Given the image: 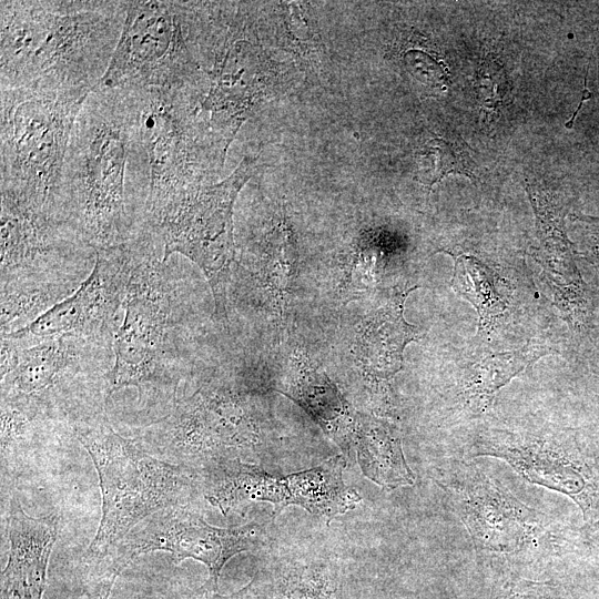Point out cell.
Segmentation results:
<instances>
[{
    "label": "cell",
    "instance_id": "obj_11",
    "mask_svg": "<svg viewBox=\"0 0 599 599\" xmlns=\"http://www.w3.org/2000/svg\"><path fill=\"white\" fill-rule=\"evenodd\" d=\"M256 170L257 156H244L231 175L199 190L155 230L163 261L179 253L202 270L213 292L216 315L226 314L225 288L236 255L234 204Z\"/></svg>",
    "mask_w": 599,
    "mask_h": 599
},
{
    "label": "cell",
    "instance_id": "obj_12",
    "mask_svg": "<svg viewBox=\"0 0 599 599\" xmlns=\"http://www.w3.org/2000/svg\"><path fill=\"white\" fill-rule=\"evenodd\" d=\"M345 460L337 456L322 465L283 478L235 461L222 467L206 499L226 515L245 501H270L276 515L287 505H298L329 521L355 507L359 495L345 486L342 471Z\"/></svg>",
    "mask_w": 599,
    "mask_h": 599
},
{
    "label": "cell",
    "instance_id": "obj_25",
    "mask_svg": "<svg viewBox=\"0 0 599 599\" xmlns=\"http://www.w3.org/2000/svg\"><path fill=\"white\" fill-rule=\"evenodd\" d=\"M490 599H555L549 583L508 579L495 586Z\"/></svg>",
    "mask_w": 599,
    "mask_h": 599
},
{
    "label": "cell",
    "instance_id": "obj_24",
    "mask_svg": "<svg viewBox=\"0 0 599 599\" xmlns=\"http://www.w3.org/2000/svg\"><path fill=\"white\" fill-rule=\"evenodd\" d=\"M403 62L407 71L419 82L434 88L441 89L446 84V73L443 65L429 53L422 50H408L403 57Z\"/></svg>",
    "mask_w": 599,
    "mask_h": 599
},
{
    "label": "cell",
    "instance_id": "obj_1",
    "mask_svg": "<svg viewBox=\"0 0 599 599\" xmlns=\"http://www.w3.org/2000/svg\"><path fill=\"white\" fill-rule=\"evenodd\" d=\"M149 195L150 166L140 136L135 93L99 84L75 119L57 206L97 252L151 227Z\"/></svg>",
    "mask_w": 599,
    "mask_h": 599
},
{
    "label": "cell",
    "instance_id": "obj_13",
    "mask_svg": "<svg viewBox=\"0 0 599 599\" xmlns=\"http://www.w3.org/2000/svg\"><path fill=\"white\" fill-rule=\"evenodd\" d=\"M440 485L450 494L478 550L512 554L544 530L540 512L520 502L474 464H454Z\"/></svg>",
    "mask_w": 599,
    "mask_h": 599
},
{
    "label": "cell",
    "instance_id": "obj_17",
    "mask_svg": "<svg viewBox=\"0 0 599 599\" xmlns=\"http://www.w3.org/2000/svg\"><path fill=\"white\" fill-rule=\"evenodd\" d=\"M293 363V378L278 392L304 408L347 451L354 446L359 415L354 413L329 379L304 356L297 355Z\"/></svg>",
    "mask_w": 599,
    "mask_h": 599
},
{
    "label": "cell",
    "instance_id": "obj_9",
    "mask_svg": "<svg viewBox=\"0 0 599 599\" xmlns=\"http://www.w3.org/2000/svg\"><path fill=\"white\" fill-rule=\"evenodd\" d=\"M263 531L256 524L219 528L205 522L183 506L162 509L135 526L84 582L94 599H108L115 579L136 557L166 551L174 564L192 558L204 564L209 579L201 591L217 592L224 565L233 556L263 545Z\"/></svg>",
    "mask_w": 599,
    "mask_h": 599
},
{
    "label": "cell",
    "instance_id": "obj_26",
    "mask_svg": "<svg viewBox=\"0 0 599 599\" xmlns=\"http://www.w3.org/2000/svg\"><path fill=\"white\" fill-rule=\"evenodd\" d=\"M254 580H252L250 583H247L243 589L230 595V596H222L217 592L212 591H201V596L196 599H245L248 590L251 589Z\"/></svg>",
    "mask_w": 599,
    "mask_h": 599
},
{
    "label": "cell",
    "instance_id": "obj_20",
    "mask_svg": "<svg viewBox=\"0 0 599 599\" xmlns=\"http://www.w3.org/2000/svg\"><path fill=\"white\" fill-rule=\"evenodd\" d=\"M550 349L528 342L524 347L495 354L476 363L461 382L460 395L467 402L487 404L494 394Z\"/></svg>",
    "mask_w": 599,
    "mask_h": 599
},
{
    "label": "cell",
    "instance_id": "obj_2",
    "mask_svg": "<svg viewBox=\"0 0 599 599\" xmlns=\"http://www.w3.org/2000/svg\"><path fill=\"white\" fill-rule=\"evenodd\" d=\"M128 1L1 0L0 90L87 89L105 75Z\"/></svg>",
    "mask_w": 599,
    "mask_h": 599
},
{
    "label": "cell",
    "instance_id": "obj_8",
    "mask_svg": "<svg viewBox=\"0 0 599 599\" xmlns=\"http://www.w3.org/2000/svg\"><path fill=\"white\" fill-rule=\"evenodd\" d=\"M205 22L202 3L128 1L119 42L100 84L202 93Z\"/></svg>",
    "mask_w": 599,
    "mask_h": 599
},
{
    "label": "cell",
    "instance_id": "obj_16",
    "mask_svg": "<svg viewBox=\"0 0 599 599\" xmlns=\"http://www.w3.org/2000/svg\"><path fill=\"white\" fill-rule=\"evenodd\" d=\"M7 527L10 547L1 573V599H42L58 517H30L12 500Z\"/></svg>",
    "mask_w": 599,
    "mask_h": 599
},
{
    "label": "cell",
    "instance_id": "obj_15",
    "mask_svg": "<svg viewBox=\"0 0 599 599\" xmlns=\"http://www.w3.org/2000/svg\"><path fill=\"white\" fill-rule=\"evenodd\" d=\"M474 454L506 460L528 481L573 498L586 515L596 501L585 466L550 438L494 430L477 440Z\"/></svg>",
    "mask_w": 599,
    "mask_h": 599
},
{
    "label": "cell",
    "instance_id": "obj_19",
    "mask_svg": "<svg viewBox=\"0 0 599 599\" xmlns=\"http://www.w3.org/2000/svg\"><path fill=\"white\" fill-rule=\"evenodd\" d=\"M354 447L368 479L388 489L414 485L415 476L404 457L399 433L388 423L359 415Z\"/></svg>",
    "mask_w": 599,
    "mask_h": 599
},
{
    "label": "cell",
    "instance_id": "obj_7",
    "mask_svg": "<svg viewBox=\"0 0 599 599\" xmlns=\"http://www.w3.org/2000/svg\"><path fill=\"white\" fill-rule=\"evenodd\" d=\"M0 92L1 192L58 209L71 132L91 91L31 87Z\"/></svg>",
    "mask_w": 599,
    "mask_h": 599
},
{
    "label": "cell",
    "instance_id": "obj_27",
    "mask_svg": "<svg viewBox=\"0 0 599 599\" xmlns=\"http://www.w3.org/2000/svg\"><path fill=\"white\" fill-rule=\"evenodd\" d=\"M587 80H588V70H587V72H586V77H585V87H583V90H582V92H581V99H580V101H579V104H578V106L576 108V110L573 111V113H572V115L570 116V119H569V120L566 122V124H565V126H566L567 129H572L573 123H575V120H576V118H577V115H578V113H579V111H580L582 104H583L587 100L591 99V93H590V91H589V89H588V87H587Z\"/></svg>",
    "mask_w": 599,
    "mask_h": 599
},
{
    "label": "cell",
    "instance_id": "obj_18",
    "mask_svg": "<svg viewBox=\"0 0 599 599\" xmlns=\"http://www.w3.org/2000/svg\"><path fill=\"white\" fill-rule=\"evenodd\" d=\"M409 291L395 295L388 306L367 322L358 337V357L373 376L388 378L396 374L403 364L405 346L420 337L418 329L403 317Z\"/></svg>",
    "mask_w": 599,
    "mask_h": 599
},
{
    "label": "cell",
    "instance_id": "obj_5",
    "mask_svg": "<svg viewBox=\"0 0 599 599\" xmlns=\"http://www.w3.org/2000/svg\"><path fill=\"white\" fill-rule=\"evenodd\" d=\"M113 341L75 334L23 341L1 335V400L35 419L60 408L70 425L108 403Z\"/></svg>",
    "mask_w": 599,
    "mask_h": 599
},
{
    "label": "cell",
    "instance_id": "obj_6",
    "mask_svg": "<svg viewBox=\"0 0 599 599\" xmlns=\"http://www.w3.org/2000/svg\"><path fill=\"white\" fill-rule=\"evenodd\" d=\"M139 130L150 166L148 223L156 227L187 199L210 185L227 145L202 115L200 92L132 89Z\"/></svg>",
    "mask_w": 599,
    "mask_h": 599
},
{
    "label": "cell",
    "instance_id": "obj_4",
    "mask_svg": "<svg viewBox=\"0 0 599 599\" xmlns=\"http://www.w3.org/2000/svg\"><path fill=\"white\" fill-rule=\"evenodd\" d=\"M71 427L95 466L102 498L100 525L83 555L84 583L141 521L162 509L183 506L192 476L189 469L161 460L118 434L104 410L81 417Z\"/></svg>",
    "mask_w": 599,
    "mask_h": 599
},
{
    "label": "cell",
    "instance_id": "obj_3",
    "mask_svg": "<svg viewBox=\"0 0 599 599\" xmlns=\"http://www.w3.org/2000/svg\"><path fill=\"white\" fill-rule=\"evenodd\" d=\"M132 262L114 339V363L109 374L108 398L129 386L149 403L176 396L183 375L180 292L171 258L163 261L162 245L153 229L130 240Z\"/></svg>",
    "mask_w": 599,
    "mask_h": 599
},
{
    "label": "cell",
    "instance_id": "obj_22",
    "mask_svg": "<svg viewBox=\"0 0 599 599\" xmlns=\"http://www.w3.org/2000/svg\"><path fill=\"white\" fill-rule=\"evenodd\" d=\"M418 180L432 187L446 175L463 174L477 181V166L467 144L457 135L433 136L418 153Z\"/></svg>",
    "mask_w": 599,
    "mask_h": 599
},
{
    "label": "cell",
    "instance_id": "obj_10",
    "mask_svg": "<svg viewBox=\"0 0 599 599\" xmlns=\"http://www.w3.org/2000/svg\"><path fill=\"white\" fill-rule=\"evenodd\" d=\"M95 250L54 207L1 192V286L79 288Z\"/></svg>",
    "mask_w": 599,
    "mask_h": 599
},
{
    "label": "cell",
    "instance_id": "obj_28",
    "mask_svg": "<svg viewBox=\"0 0 599 599\" xmlns=\"http://www.w3.org/2000/svg\"><path fill=\"white\" fill-rule=\"evenodd\" d=\"M598 221H599V217H598Z\"/></svg>",
    "mask_w": 599,
    "mask_h": 599
},
{
    "label": "cell",
    "instance_id": "obj_14",
    "mask_svg": "<svg viewBox=\"0 0 599 599\" xmlns=\"http://www.w3.org/2000/svg\"><path fill=\"white\" fill-rule=\"evenodd\" d=\"M131 262L130 241L98 250L93 268L72 295L27 327L4 335L35 341L75 334L113 341L119 328L116 315L122 309Z\"/></svg>",
    "mask_w": 599,
    "mask_h": 599
},
{
    "label": "cell",
    "instance_id": "obj_23",
    "mask_svg": "<svg viewBox=\"0 0 599 599\" xmlns=\"http://www.w3.org/2000/svg\"><path fill=\"white\" fill-rule=\"evenodd\" d=\"M475 87L477 100L487 112H494L504 103L506 77L497 62L485 61L480 65Z\"/></svg>",
    "mask_w": 599,
    "mask_h": 599
},
{
    "label": "cell",
    "instance_id": "obj_21",
    "mask_svg": "<svg viewBox=\"0 0 599 599\" xmlns=\"http://www.w3.org/2000/svg\"><path fill=\"white\" fill-rule=\"evenodd\" d=\"M451 287L476 307L480 332L490 331L507 308L506 300L497 291V275L471 255L456 257Z\"/></svg>",
    "mask_w": 599,
    "mask_h": 599
}]
</instances>
